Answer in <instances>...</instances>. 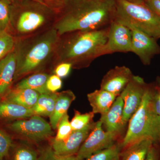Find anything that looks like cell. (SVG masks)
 <instances>
[{"instance_id":"obj_1","label":"cell","mask_w":160,"mask_h":160,"mask_svg":"<svg viewBox=\"0 0 160 160\" xmlns=\"http://www.w3.org/2000/svg\"><path fill=\"white\" fill-rule=\"evenodd\" d=\"M117 0H66L52 27L60 36L106 28L114 19Z\"/></svg>"},{"instance_id":"obj_2","label":"cell","mask_w":160,"mask_h":160,"mask_svg":"<svg viewBox=\"0 0 160 160\" xmlns=\"http://www.w3.org/2000/svg\"><path fill=\"white\" fill-rule=\"evenodd\" d=\"M109 26L96 30L76 31L61 36L54 61L69 63L72 68L88 67L98 58L107 54Z\"/></svg>"},{"instance_id":"obj_3","label":"cell","mask_w":160,"mask_h":160,"mask_svg":"<svg viewBox=\"0 0 160 160\" xmlns=\"http://www.w3.org/2000/svg\"><path fill=\"white\" fill-rule=\"evenodd\" d=\"M60 36L53 27L26 37L16 38L14 81L37 71L54 61Z\"/></svg>"},{"instance_id":"obj_4","label":"cell","mask_w":160,"mask_h":160,"mask_svg":"<svg viewBox=\"0 0 160 160\" xmlns=\"http://www.w3.org/2000/svg\"><path fill=\"white\" fill-rule=\"evenodd\" d=\"M10 29L17 38L32 35L52 27L57 13L34 0H14L9 5Z\"/></svg>"},{"instance_id":"obj_5","label":"cell","mask_w":160,"mask_h":160,"mask_svg":"<svg viewBox=\"0 0 160 160\" xmlns=\"http://www.w3.org/2000/svg\"><path fill=\"white\" fill-rule=\"evenodd\" d=\"M153 88L154 85H148L140 107L129 120L128 129L120 146L123 149L142 140L160 144V117L152 104Z\"/></svg>"},{"instance_id":"obj_6","label":"cell","mask_w":160,"mask_h":160,"mask_svg":"<svg viewBox=\"0 0 160 160\" xmlns=\"http://www.w3.org/2000/svg\"><path fill=\"white\" fill-rule=\"evenodd\" d=\"M114 20L127 27L134 26L156 39L160 38V19L146 3L117 0Z\"/></svg>"},{"instance_id":"obj_7","label":"cell","mask_w":160,"mask_h":160,"mask_svg":"<svg viewBox=\"0 0 160 160\" xmlns=\"http://www.w3.org/2000/svg\"><path fill=\"white\" fill-rule=\"evenodd\" d=\"M5 127L19 137L32 142H42L53 133L50 124L37 115L6 123Z\"/></svg>"},{"instance_id":"obj_8","label":"cell","mask_w":160,"mask_h":160,"mask_svg":"<svg viewBox=\"0 0 160 160\" xmlns=\"http://www.w3.org/2000/svg\"><path fill=\"white\" fill-rule=\"evenodd\" d=\"M148 85L142 78L133 75L120 95L124 102L123 120L126 126L140 107Z\"/></svg>"},{"instance_id":"obj_9","label":"cell","mask_w":160,"mask_h":160,"mask_svg":"<svg viewBox=\"0 0 160 160\" xmlns=\"http://www.w3.org/2000/svg\"><path fill=\"white\" fill-rule=\"evenodd\" d=\"M118 136L115 133L105 131L99 120L96 122L94 128L81 146L77 156L81 160L87 159L98 152L114 145L113 142Z\"/></svg>"},{"instance_id":"obj_10","label":"cell","mask_w":160,"mask_h":160,"mask_svg":"<svg viewBox=\"0 0 160 160\" xmlns=\"http://www.w3.org/2000/svg\"><path fill=\"white\" fill-rule=\"evenodd\" d=\"M128 27L132 32L131 52L136 54L144 65H150L155 56L160 53L157 40L134 26Z\"/></svg>"},{"instance_id":"obj_11","label":"cell","mask_w":160,"mask_h":160,"mask_svg":"<svg viewBox=\"0 0 160 160\" xmlns=\"http://www.w3.org/2000/svg\"><path fill=\"white\" fill-rule=\"evenodd\" d=\"M132 32L129 27L113 20L109 25L106 53L131 52Z\"/></svg>"},{"instance_id":"obj_12","label":"cell","mask_w":160,"mask_h":160,"mask_svg":"<svg viewBox=\"0 0 160 160\" xmlns=\"http://www.w3.org/2000/svg\"><path fill=\"white\" fill-rule=\"evenodd\" d=\"M95 124L96 122H92L82 129L72 131L71 134L65 139L57 141L52 139L50 146L58 154L63 156L76 155Z\"/></svg>"},{"instance_id":"obj_13","label":"cell","mask_w":160,"mask_h":160,"mask_svg":"<svg viewBox=\"0 0 160 160\" xmlns=\"http://www.w3.org/2000/svg\"><path fill=\"white\" fill-rule=\"evenodd\" d=\"M131 70L125 66H117L103 77L100 89L118 96L133 76Z\"/></svg>"},{"instance_id":"obj_14","label":"cell","mask_w":160,"mask_h":160,"mask_svg":"<svg viewBox=\"0 0 160 160\" xmlns=\"http://www.w3.org/2000/svg\"><path fill=\"white\" fill-rule=\"evenodd\" d=\"M123 108L124 102L121 97L118 96L109 110L101 115L100 121L106 131L119 135L126 126L123 120Z\"/></svg>"},{"instance_id":"obj_15","label":"cell","mask_w":160,"mask_h":160,"mask_svg":"<svg viewBox=\"0 0 160 160\" xmlns=\"http://www.w3.org/2000/svg\"><path fill=\"white\" fill-rule=\"evenodd\" d=\"M16 67V55L14 49L0 61V99L12 89Z\"/></svg>"},{"instance_id":"obj_16","label":"cell","mask_w":160,"mask_h":160,"mask_svg":"<svg viewBox=\"0 0 160 160\" xmlns=\"http://www.w3.org/2000/svg\"><path fill=\"white\" fill-rule=\"evenodd\" d=\"M34 113L32 109L26 108L7 100L0 99V121L8 123L27 118Z\"/></svg>"},{"instance_id":"obj_17","label":"cell","mask_w":160,"mask_h":160,"mask_svg":"<svg viewBox=\"0 0 160 160\" xmlns=\"http://www.w3.org/2000/svg\"><path fill=\"white\" fill-rule=\"evenodd\" d=\"M117 97L111 92L101 89L87 95L92 112L94 114L99 113L101 115L109 110Z\"/></svg>"},{"instance_id":"obj_18","label":"cell","mask_w":160,"mask_h":160,"mask_svg":"<svg viewBox=\"0 0 160 160\" xmlns=\"http://www.w3.org/2000/svg\"><path fill=\"white\" fill-rule=\"evenodd\" d=\"M75 98V95L71 90H67L58 92L54 110L49 117L50 124L52 129L57 128L60 120L64 115L68 113L67 112L69 106Z\"/></svg>"},{"instance_id":"obj_19","label":"cell","mask_w":160,"mask_h":160,"mask_svg":"<svg viewBox=\"0 0 160 160\" xmlns=\"http://www.w3.org/2000/svg\"><path fill=\"white\" fill-rule=\"evenodd\" d=\"M40 95L37 91L32 89L13 88L1 99L32 109L35 105Z\"/></svg>"},{"instance_id":"obj_20","label":"cell","mask_w":160,"mask_h":160,"mask_svg":"<svg viewBox=\"0 0 160 160\" xmlns=\"http://www.w3.org/2000/svg\"><path fill=\"white\" fill-rule=\"evenodd\" d=\"M153 144L150 140L138 141L124 149L120 160H145Z\"/></svg>"},{"instance_id":"obj_21","label":"cell","mask_w":160,"mask_h":160,"mask_svg":"<svg viewBox=\"0 0 160 160\" xmlns=\"http://www.w3.org/2000/svg\"><path fill=\"white\" fill-rule=\"evenodd\" d=\"M49 75L44 72H38L24 79L18 83L14 88L29 89L37 91L40 94L49 93L46 82Z\"/></svg>"},{"instance_id":"obj_22","label":"cell","mask_w":160,"mask_h":160,"mask_svg":"<svg viewBox=\"0 0 160 160\" xmlns=\"http://www.w3.org/2000/svg\"><path fill=\"white\" fill-rule=\"evenodd\" d=\"M39 149L24 143H15L12 146L6 160H37Z\"/></svg>"},{"instance_id":"obj_23","label":"cell","mask_w":160,"mask_h":160,"mask_svg":"<svg viewBox=\"0 0 160 160\" xmlns=\"http://www.w3.org/2000/svg\"><path fill=\"white\" fill-rule=\"evenodd\" d=\"M58 94V92L40 94L35 105L32 109L34 115L49 117L54 110Z\"/></svg>"},{"instance_id":"obj_24","label":"cell","mask_w":160,"mask_h":160,"mask_svg":"<svg viewBox=\"0 0 160 160\" xmlns=\"http://www.w3.org/2000/svg\"><path fill=\"white\" fill-rule=\"evenodd\" d=\"M16 38L9 31L0 32V61L14 49Z\"/></svg>"},{"instance_id":"obj_25","label":"cell","mask_w":160,"mask_h":160,"mask_svg":"<svg viewBox=\"0 0 160 160\" xmlns=\"http://www.w3.org/2000/svg\"><path fill=\"white\" fill-rule=\"evenodd\" d=\"M94 113L92 111L86 113H81L75 110L74 116L70 122L72 131L80 130L92 122Z\"/></svg>"},{"instance_id":"obj_26","label":"cell","mask_w":160,"mask_h":160,"mask_svg":"<svg viewBox=\"0 0 160 160\" xmlns=\"http://www.w3.org/2000/svg\"><path fill=\"white\" fill-rule=\"evenodd\" d=\"M120 146L113 145L92 154L87 160H119Z\"/></svg>"},{"instance_id":"obj_27","label":"cell","mask_w":160,"mask_h":160,"mask_svg":"<svg viewBox=\"0 0 160 160\" xmlns=\"http://www.w3.org/2000/svg\"><path fill=\"white\" fill-rule=\"evenodd\" d=\"M37 160H81L77 155L63 156L58 154L51 146H47L39 149V154Z\"/></svg>"},{"instance_id":"obj_28","label":"cell","mask_w":160,"mask_h":160,"mask_svg":"<svg viewBox=\"0 0 160 160\" xmlns=\"http://www.w3.org/2000/svg\"><path fill=\"white\" fill-rule=\"evenodd\" d=\"M13 142L9 133L0 129V160H6Z\"/></svg>"},{"instance_id":"obj_29","label":"cell","mask_w":160,"mask_h":160,"mask_svg":"<svg viewBox=\"0 0 160 160\" xmlns=\"http://www.w3.org/2000/svg\"><path fill=\"white\" fill-rule=\"evenodd\" d=\"M58 132L54 139L59 141L65 139L71 134L72 132L68 113L61 118L57 126Z\"/></svg>"},{"instance_id":"obj_30","label":"cell","mask_w":160,"mask_h":160,"mask_svg":"<svg viewBox=\"0 0 160 160\" xmlns=\"http://www.w3.org/2000/svg\"><path fill=\"white\" fill-rule=\"evenodd\" d=\"M10 23L9 4L0 1V32L9 31Z\"/></svg>"},{"instance_id":"obj_31","label":"cell","mask_w":160,"mask_h":160,"mask_svg":"<svg viewBox=\"0 0 160 160\" xmlns=\"http://www.w3.org/2000/svg\"><path fill=\"white\" fill-rule=\"evenodd\" d=\"M58 13L65 5L66 0H34Z\"/></svg>"},{"instance_id":"obj_32","label":"cell","mask_w":160,"mask_h":160,"mask_svg":"<svg viewBox=\"0 0 160 160\" xmlns=\"http://www.w3.org/2000/svg\"><path fill=\"white\" fill-rule=\"evenodd\" d=\"M62 81L61 78L56 75L49 76L46 82V88L52 92H57L62 87Z\"/></svg>"},{"instance_id":"obj_33","label":"cell","mask_w":160,"mask_h":160,"mask_svg":"<svg viewBox=\"0 0 160 160\" xmlns=\"http://www.w3.org/2000/svg\"><path fill=\"white\" fill-rule=\"evenodd\" d=\"M72 68V65L67 62L58 63L54 69L55 74L60 78L66 77Z\"/></svg>"},{"instance_id":"obj_34","label":"cell","mask_w":160,"mask_h":160,"mask_svg":"<svg viewBox=\"0 0 160 160\" xmlns=\"http://www.w3.org/2000/svg\"><path fill=\"white\" fill-rule=\"evenodd\" d=\"M152 104L155 111L160 117V87L155 85L152 96Z\"/></svg>"},{"instance_id":"obj_35","label":"cell","mask_w":160,"mask_h":160,"mask_svg":"<svg viewBox=\"0 0 160 160\" xmlns=\"http://www.w3.org/2000/svg\"><path fill=\"white\" fill-rule=\"evenodd\" d=\"M157 145L153 144L151 146L145 160H160V150Z\"/></svg>"},{"instance_id":"obj_36","label":"cell","mask_w":160,"mask_h":160,"mask_svg":"<svg viewBox=\"0 0 160 160\" xmlns=\"http://www.w3.org/2000/svg\"><path fill=\"white\" fill-rule=\"evenodd\" d=\"M145 3L160 19V0H146Z\"/></svg>"},{"instance_id":"obj_37","label":"cell","mask_w":160,"mask_h":160,"mask_svg":"<svg viewBox=\"0 0 160 160\" xmlns=\"http://www.w3.org/2000/svg\"><path fill=\"white\" fill-rule=\"evenodd\" d=\"M127 2L134 3H144L146 2V0H125Z\"/></svg>"},{"instance_id":"obj_38","label":"cell","mask_w":160,"mask_h":160,"mask_svg":"<svg viewBox=\"0 0 160 160\" xmlns=\"http://www.w3.org/2000/svg\"><path fill=\"white\" fill-rule=\"evenodd\" d=\"M155 86H157V87H160V77H158L157 78Z\"/></svg>"},{"instance_id":"obj_39","label":"cell","mask_w":160,"mask_h":160,"mask_svg":"<svg viewBox=\"0 0 160 160\" xmlns=\"http://www.w3.org/2000/svg\"><path fill=\"white\" fill-rule=\"evenodd\" d=\"M1 1H2V2H6L7 3H8V4H9L10 5V4L12 2H13L14 0H0Z\"/></svg>"}]
</instances>
